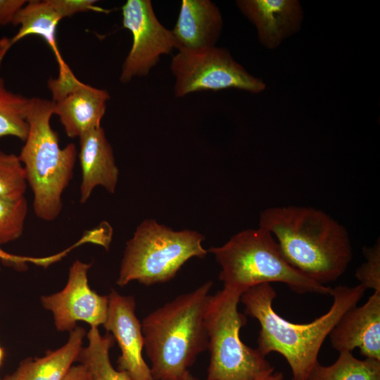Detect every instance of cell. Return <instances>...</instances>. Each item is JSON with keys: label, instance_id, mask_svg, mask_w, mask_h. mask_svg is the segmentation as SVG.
I'll return each mask as SVG.
<instances>
[{"label": "cell", "instance_id": "1", "mask_svg": "<svg viewBox=\"0 0 380 380\" xmlns=\"http://www.w3.org/2000/svg\"><path fill=\"white\" fill-rule=\"evenodd\" d=\"M259 227L273 236L291 266L320 284L336 281L352 259L347 230L320 210L270 208L261 213Z\"/></svg>", "mask_w": 380, "mask_h": 380}, {"label": "cell", "instance_id": "2", "mask_svg": "<svg viewBox=\"0 0 380 380\" xmlns=\"http://www.w3.org/2000/svg\"><path fill=\"white\" fill-rule=\"evenodd\" d=\"M367 289L362 285L331 288L332 305L324 315L308 324H295L279 316L272 308L277 293L270 284L246 290L240 301L245 315L260 324L258 349L263 355L272 352L281 355L291 367L293 379L306 380L318 362L317 356L325 338L342 315L357 305Z\"/></svg>", "mask_w": 380, "mask_h": 380}, {"label": "cell", "instance_id": "3", "mask_svg": "<svg viewBox=\"0 0 380 380\" xmlns=\"http://www.w3.org/2000/svg\"><path fill=\"white\" fill-rule=\"evenodd\" d=\"M213 284L206 281L144 318V348L153 380L182 379L197 356L208 350L204 316Z\"/></svg>", "mask_w": 380, "mask_h": 380}, {"label": "cell", "instance_id": "4", "mask_svg": "<svg viewBox=\"0 0 380 380\" xmlns=\"http://www.w3.org/2000/svg\"><path fill=\"white\" fill-rule=\"evenodd\" d=\"M53 111L52 101L30 99L28 134L18 155L33 194L34 213L45 222L55 220L61 213L62 196L72 179L77 155L73 143L60 146L51 125Z\"/></svg>", "mask_w": 380, "mask_h": 380}, {"label": "cell", "instance_id": "5", "mask_svg": "<svg viewBox=\"0 0 380 380\" xmlns=\"http://www.w3.org/2000/svg\"><path fill=\"white\" fill-rule=\"evenodd\" d=\"M221 267L219 279L224 287L243 293L262 284L279 282L298 293L330 294L331 288L307 277L283 257L273 236L258 227L243 230L224 245L212 247Z\"/></svg>", "mask_w": 380, "mask_h": 380}, {"label": "cell", "instance_id": "6", "mask_svg": "<svg viewBox=\"0 0 380 380\" xmlns=\"http://www.w3.org/2000/svg\"><path fill=\"white\" fill-rule=\"evenodd\" d=\"M204 236L195 231H174L154 220H146L127 241L116 284L130 281L150 286L170 281L189 259L204 258Z\"/></svg>", "mask_w": 380, "mask_h": 380}, {"label": "cell", "instance_id": "7", "mask_svg": "<svg viewBox=\"0 0 380 380\" xmlns=\"http://www.w3.org/2000/svg\"><path fill=\"white\" fill-rule=\"evenodd\" d=\"M241 295L223 288L209 298L204 316L210 354L206 380H255L274 371L258 348L241 340L247 322L238 310Z\"/></svg>", "mask_w": 380, "mask_h": 380}, {"label": "cell", "instance_id": "8", "mask_svg": "<svg viewBox=\"0 0 380 380\" xmlns=\"http://www.w3.org/2000/svg\"><path fill=\"white\" fill-rule=\"evenodd\" d=\"M170 70L175 78L174 94L179 98L201 91L227 89L259 94L266 88L261 79L250 74L222 47L178 50L172 58Z\"/></svg>", "mask_w": 380, "mask_h": 380}, {"label": "cell", "instance_id": "9", "mask_svg": "<svg viewBox=\"0 0 380 380\" xmlns=\"http://www.w3.org/2000/svg\"><path fill=\"white\" fill-rule=\"evenodd\" d=\"M122 25L132 36L131 49L121 69L120 81L147 76L160 56L177 49L172 30L158 20L150 0H127L122 6Z\"/></svg>", "mask_w": 380, "mask_h": 380}, {"label": "cell", "instance_id": "10", "mask_svg": "<svg viewBox=\"0 0 380 380\" xmlns=\"http://www.w3.org/2000/svg\"><path fill=\"white\" fill-rule=\"evenodd\" d=\"M91 263L76 260L70 267L68 281L60 291L40 298L42 305L50 311L58 331H71L77 322L99 327L106 322L108 296L93 291L88 281Z\"/></svg>", "mask_w": 380, "mask_h": 380}, {"label": "cell", "instance_id": "11", "mask_svg": "<svg viewBox=\"0 0 380 380\" xmlns=\"http://www.w3.org/2000/svg\"><path fill=\"white\" fill-rule=\"evenodd\" d=\"M108 296V314L103 327L120 349L118 369L126 372L132 380H153L142 356L144 336L141 323L135 313L134 298L122 296L113 289Z\"/></svg>", "mask_w": 380, "mask_h": 380}, {"label": "cell", "instance_id": "12", "mask_svg": "<svg viewBox=\"0 0 380 380\" xmlns=\"http://www.w3.org/2000/svg\"><path fill=\"white\" fill-rule=\"evenodd\" d=\"M329 336L339 353L359 348L362 355L380 361V293L374 292L364 305L348 309Z\"/></svg>", "mask_w": 380, "mask_h": 380}, {"label": "cell", "instance_id": "13", "mask_svg": "<svg viewBox=\"0 0 380 380\" xmlns=\"http://www.w3.org/2000/svg\"><path fill=\"white\" fill-rule=\"evenodd\" d=\"M236 5L269 49L277 48L300 28L303 13L297 0H238Z\"/></svg>", "mask_w": 380, "mask_h": 380}, {"label": "cell", "instance_id": "14", "mask_svg": "<svg viewBox=\"0 0 380 380\" xmlns=\"http://www.w3.org/2000/svg\"><path fill=\"white\" fill-rule=\"evenodd\" d=\"M79 145L80 203H86L98 186L113 194L118 184L119 170L104 129L99 127L84 132L79 137Z\"/></svg>", "mask_w": 380, "mask_h": 380}, {"label": "cell", "instance_id": "15", "mask_svg": "<svg viewBox=\"0 0 380 380\" xmlns=\"http://www.w3.org/2000/svg\"><path fill=\"white\" fill-rule=\"evenodd\" d=\"M222 27V16L214 2L182 0L172 32L177 49L198 51L215 46Z\"/></svg>", "mask_w": 380, "mask_h": 380}, {"label": "cell", "instance_id": "16", "mask_svg": "<svg viewBox=\"0 0 380 380\" xmlns=\"http://www.w3.org/2000/svg\"><path fill=\"white\" fill-rule=\"evenodd\" d=\"M110 98L108 91L84 83L62 100L53 102V113L58 117L68 137L79 138L101 127Z\"/></svg>", "mask_w": 380, "mask_h": 380}, {"label": "cell", "instance_id": "17", "mask_svg": "<svg viewBox=\"0 0 380 380\" xmlns=\"http://www.w3.org/2000/svg\"><path fill=\"white\" fill-rule=\"evenodd\" d=\"M86 334L84 328L76 327L70 331L68 340L62 347L42 357L23 360L18 367L3 380H63L73 363L77 361Z\"/></svg>", "mask_w": 380, "mask_h": 380}, {"label": "cell", "instance_id": "18", "mask_svg": "<svg viewBox=\"0 0 380 380\" xmlns=\"http://www.w3.org/2000/svg\"><path fill=\"white\" fill-rule=\"evenodd\" d=\"M61 20L49 0L27 1L17 13L12 23L20 27L18 32L12 38L0 42V66L8 49L30 34L43 38L53 51L58 66L64 63L56 44V27Z\"/></svg>", "mask_w": 380, "mask_h": 380}, {"label": "cell", "instance_id": "19", "mask_svg": "<svg viewBox=\"0 0 380 380\" xmlns=\"http://www.w3.org/2000/svg\"><path fill=\"white\" fill-rule=\"evenodd\" d=\"M87 336L88 345L82 348L77 362L85 367L87 380H132L111 363L110 350L115 341L110 333L102 335L99 327H91Z\"/></svg>", "mask_w": 380, "mask_h": 380}, {"label": "cell", "instance_id": "20", "mask_svg": "<svg viewBox=\"0 0 380 380\" xmlns=\"http://www.w3.org/2000/svg\"><path fill=\"white\" fill-rule=\"evenodd\" d=\"M306 380H380V361L367 357L360 360L352 352H340L331 365L317 362Z\"/></svg>", "mask_w": 380, "mask_h": 380}, {"label": "cell", "instance_id": "21", "mask_svg": "<svg viewBox=\"0 0 380 380\" xmlns=\"http://www.w3.org/2000/svg\"><path fill=\"white\" fill-rule=\"evenodd\" d=\"M30 99L9 90L0 77V137L11 136L25 140Z\"/></svg>", "mask_w": 380, "mask_h": 380}, {"label": "cell", "instance_id": "22", "mask_svg": "<svg viewBox=\"0 0 380 380\" xmlns=\"http://www.w3.org/2000/svg\"><path fill=\"white\" fill-rule=\"evenodd\" d=\"M27 212L25 196L16 199L0 198V246L22 236Z\"/></svg>", "mask_w": 380, "mask_h": 380}, {"label": "cell", "instance_id": "23", "mask_svg": "<svg viewBox=\"0 0 380 380\" xmlns=\"http://www.w3.org/2000/svg\"><path fill=\"white\" fill-rule=\"evenodd\" d=\"M27 186L18 155L0 150V198L16 199L25 196Z\"/></svg>", "mask_w": 380, "mask_h": 380}, {"label": "cell", "instance_id": "24", "mask_svg": "<svg viewBox=\"0 0 380 380\" xmlns=\"http://www.w3.org/2000/svg\"><path fill=\"white\" fill-rule=\"evenodd\" d=\"M363 253L367 261L356 271L355 276L366 289L380 293V246L379 241L373 247L365 248Z\"/></svg>", "mask_w": 380, "mask_h": 380}, {"label": "cell", "instance_id": "25", "mask_svg": "<svg viewBox=\"0 0 380 380\" xmlns=\"http://www.w3.org/2000/svg\"><path fill=\"white\" fill-rule=\"evenodd\" d=\"M58 68V77L50 78L47 82L53 103L62 100L84 84L75 77L65 62L59 65Z\"/></svg>", "mask_w": 380, "mask_h": 380}, {"label": "cell", "instance_id": "26", "mask_svg": "<svg viewBox=\"0 0 380 380\" xmlns=\"http://www.w3.org/2000/svg\"><path fill=\"white\" fill-rule=\"evenodd\" d=\"M53 8L63 18L87 11L109 12L96 6L94 0H49Z\"/></svg>", "mask_w": 380, "mask_h": 380}, {"label": "cell", "instance_id": "27", "mask_svg": "<svg viewBox=\"0 0 380 380\" xmlns=\"http://www.w3.org/2000/svg\"><path fill=\"white\" fill-rule=\"evenodd\" d=\"M0 260L4 263L18 268L19 270L27 268L28 263L37 266L48 267L54 262L53 255L46 257H29L9 253L0 248Z\"/></svg>", "mask_w": 380, "mask_h": 380}, {"label": "cell", "instance_id": "28", "mask_svg": "<svg viewBox=\"0 0 380 380\" xmlns=\"http://www.w3.org/2000/svg\"><path fill=\"white\" fill-rule=\"evenodd\" d=\"M27 1L25 0H0V27L12 24L15 15Z\"/></svg>", "mask_w": 380, "mask_h": 380}, {"label": "cell", "instance_id": "29", "mask_svg": "<svg viewBox=\"0 0 380 380\" xmlns=\"http://www.w3.org/2000/svg\"><path fill=\"white\" fill-rule=\"evenodd\" d=\"M63 380H87L85 367L81 364L72 365Z\"/></svg>", "mask_w": 380, "mask_h": 380}, {"label": "cell", "instance_id": "30", "mask_svg": "<svg viewBox=\"0 0 380 380\" xmlns=\"http://www.w3.org/2000/svg\"><path fill=\"white\" fill-rule=\"evenodd\" d=\"M283 374L279 372H272L263 374L255 380H283Z\"/></svg>", "mask_w": 380, "mask_h": 380}, {"label": "cell", "instance_id": "31", "mask_svg": "<svg viewBox=\"0 0 380 380\" xmlns=\"http://www.w3.org/2000/svg\"><path fill=\"white\" fill-rule=\"evenodd\" d=\"M179 380H198V379L194 377L189 371L182 379Z\"/></svg>", "mask_w": 380, "mask_h": 380}, {"label": "cell", "instance_id": "32", "mask_svg": "<svg viewBox=\"0 0 380 380\" xmlns=\"http://www.w3.org/2000/svg\"><path fill=\"white\" fill-rule=\"evenodd\" d=\"M3 359H4V350L0 346V365L2 363Z\"/></svg>", "mask_w": 380, "mask_h": 380}, {"label": "cell", "instance_id": "33", "mask_svg": "<svg viewBox=\"0 0 380 380\" xmlns=\"http://www.w3.org/2000/svg\"><path fill=\"white\" fill-rule=\"evenodd\" d=\"M291 380H295V379H293L292 378Z\"/></svg>", "mask_w": 380, "mask_h": 380}, {"label": "cell", "instance_id": "34", "mask_svg": "<svg viewBox=\"0 0 380 380\" xmlns=\"http://www.w3.org/2000/svg\"><path fill=\"white\" fill-rule=\"evenodd\" d=\"M0 270H1V267H0Z\"/></svg>", "mask_w": 380, "mask_h": 380}, {"label": "cell", "instance_id": "35", "mask_svg": "<svg viewBox=\"0 0 380 380\" xmlns=\"http://www.w3.org/2000/svg\"><path fill=\"white\" fill-rule=\"evenodd\" d=\"M1 380V379H0Z\"/></svg>", "mask_w": 380, "mask_h": 380}]
</instances>
